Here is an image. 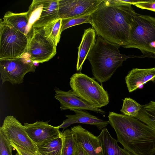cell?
I'll return each instance as SVG.
<instances>
[{
    "label": "cell",
    "mask_w": 155,
    "mask_h": 155,
    "mask_svg": "<svg viewBox=\"0 0 155 155\" xmlns=\"http://www.w3.org/2000/svg\"><path fill=\"white\" fill-rule=\"evenodd\" d=\"M131 5L120 0H103L90 15L91 24L96 34L124 48L128 45L136 13Z\"/></svg>",
    "instance_id": "cell-1"
},
{
    "label": "cell",
    "mask_w": 155,
    "mask_h": 155,
    "mask_svg": "<svg viewBox=\"0 0 155 155\" xmlns=\"http://www.w3.org/2000/svg\"><path fill=\"white\" fill-rule=\"evenodd\" d=\"M109 124L116 133L117 140L132 155L155 154V132L135 118L110 112Z\"/></svg>",
    "instance_id": "cell-2"
},
{
    "label": "cell",
    "mask_w": 155,
    "mask_h": 155,
    "mask_svg": "<svg viewBox=\"0 0 155 155\" xmlns=\"http://www.w3.org/2000/svg\"><path fill=\"white\" fill-rule=\"evenodd\" d=\"M120 46L98 36L88 54L87 59L91 64L92 74L101 86L110 78L124 61L136 57L121 54L119 49Z\"/></svg>",
    "instance_id": "cell-3"
},
{
    "label": "cell",
    "mask_w": 155,
    "mask_h": 155,
    "mask_svg": "<svg viewBox=\"0 0 155 155\" xmlns=\"http://www.w3.org/2000/svg\"><path fill=\"white\" fill-rule=\"evenodd\" d=\"M125 48L139 49L155 56V17L136 13L131 25L130 41Z\"/></svg>",
    "instance_id": "cell-4"
},
{
    "label": "cell",
    "mask_w": 155,
    "mask_h": 155,
    "mask_svg": "<svg viewBox=\"0 0 155 155\" xmlns=\"http://www.w3.org/2000/svg\"><path fill=\"white\" fill-rule=\"evenodd\" d=\"M70 86L77 97L90 105L100 108L109 103L108 92L94 79L81 73L70 78Z\"/></svg>",
    "instance_id": "cell-5"
},
{
    "label": "cell",
    "mask_w": 155,
    "mask_h": 155,
    "mask_svg": "<svg viewBox=\"0 0 155 155\" xmlns=\"http://www.w3.org/2000/svg\"><path fill=\"white\" fill-rule=\"evenodd\" d=\"M28 39L24 34L0 21V59H13L26 52Z\"/></svg>",
    "instance_id": "cell-6"
},
{
    "label": "cell",
    "mask_w": 155,
    "mask_h": 155,
    "mask_svg": "<svg viewBox=\"0 0 155 155\" xmlns=\"http://www.w3.org/2000/svg\"><path fill=\"white\" fill-rule=\"evenodd\" d=\"M36 68L34 63L26 52L17 58L0 59L2 84L6 81L13 84L22 83L25 75L29 72H34Z\"/></svg>",
    "instance_id": "cell-7"
},
{
    "label": "cell",
    "mask_w": 155,
    "mask_h": 155,
    "mask_svg": "<svg viewBox=\"0 0 155 155\" xmlns=\"http://www.w3.org/2000/svg\"><path fill=\"white\" fill-rule=\"evenodd\" d=\"M26 51L34 63L47 61L56 54V46L44 35L42 28H32Z\"/></svg>",
    "instance_id": "cell-8"
},
{
    "label": "cell",
    "mask_w": 155,
    "mask_h": 155,
    "mask_svg": "<svg viewBox=\"0 0 155 155\" xmlns=\"http://www.w3.org/2000/svg\"><path fill=\"white\" fill-rule=\"evenodd\" d=\"M0 130L9 142L36 154V145L28 137L24 126L14 116L8 115L5 118Z\"/></svg>",
    "instance_id": "cell-9"
},
{
    "label": "cell",
    "mask_w": 155,
    "mask_h": 155,
    "mask_svg": "<svg viewBox=\"0 0 155 155\" xmlns=\"http://www.w3.org/2000/svg\"><path fill=\"white\" fill-rule=\"evenodd\" d=\"M103 0H58L59 15L62 19L93 12Z\"/></svg>",
    "instance_id": "cell-10"
},
{
    "label": "cell",
    "mask_w": 155,
    "mask_h": 155,
    "mask_svg": "<svg viewBox=\"0 0 155 155\" xmlns=\"http://www.w3.org/2000/svg\"><path fill=\"white\" fill-rule=\"evenodd\" d=\"M48 122L37 121L32 124L24 123L28 137L36 145L61 136V132L58 127L49 125Z\"/></svg>",
    "instance_id": "cell-11"
},
{
    "label": "cell",
    "mask_w": 155,
    "mask_h": 155,
    "mask_svg": "<svg viewBox=\"0 0 155 155\" xmlns=\"http://www.w3.org/2000/svg\"><path fill=\"white\" fill-rule=\"evenodd\" d=\"M54 97L60 104L61 110L73 109L88 110L99 113L103 115L106 112L100 108L94 107L85 102L77 97L71 89L68 91H64L56 88L54 89Z\"/></svg>",
    "instance_id": "cell-12"
},
{
    "label": "cell",
    "mask_w": 155,
    "mask_h": 155,
    "mask_svg": "<svg viewBox=\"0 0 155 155\" xmlns=\"http://www.w3.org/2000/svg\"><path fill=\"white\" fill-rule=\"evenodd\" d=\"M76 143L89 155H102L100 141L96 137L81 126L71 127Z\"/></svg>",
    "instance_id": "cell-13"
},
{
    "label": "cell",
    "mask_w": 155,
    "mask_h": 155,
    "mask_svg": "<svg viewBox=\"0 0 155 155\" xmlns=\"http://www.w3.org/2000/svg\"><path fill=\"white\" fill-rule=\"evenodd\" d=\"M71 111L74 112L75 114L65 115L67 118L58 126L59 128H62L64 130L73 124L82 123L94 125L98 130H101L109 124V121L100 119L85 110L73 109Z\"/></svg>",
    "instance_id": "cell-14"
},
{
    "label": "cell",
    "mask_w": 155,
    "mask_h": 155,
    "mask_svg": "<svg viewBox=\"0 0 155 155\" xmlns=\"http://www.w3.org/2000/svg\"><path fill=\"white\" fill-rule=\"evenodd\" d=\"M125 79L128 91L131 92L147 82L155 80V68H133Z\"/></svg>",
    "instance_id": "cell-15"
},
{
    "label": "cell",
    "mask_w": 155,
    "mask_h": 155,
    "mask_svg": "<svg viewBox=\"0 0 155 155\" xmlns=\"http://www.w3.org/2000/svg\"><path fill=\"white\" fill-rule=\"evenodd\" d=\"M59 18L58 0H43L42 9L38 19L32 28H41Z\"/></svg>",
    "instance_id": "cell-16"
},
{
    "label": "cell",
    "mask_w": 155,
    "mask_h": 155,
    "mask_svg": "<svg viewBox=\"0 0 155 155\" xmlns=\"http://www.w3.org/2000/svg\"><path fill=\"white\" fill-rule=\"evenodd\" d=\"M96 32L93 28L84 30L80 44L78 48L76 70L81 71L83 64L91 50L95 44Z\"/></svg>",
    "instance_id": "cell-17"
},
{
    "label": "cell",
    "mask_w": 155,
    "mask_h": 155,
    "mask_svg": "<svg viewBox=\"0 0 155 155\" xmlns=\"http://www.w3.org/2000/svg\"><path fill=\"white\" fill-rule=\"evenodd\" d=\"M97 137L101 143L102 155H132L118 146L117 140L111 137L105 127L102 129Z\"/></svg>",
    "instance_id": "cell-18"
},
{
    "label": "cell",
    "mask_w": 155,
    "mask_h": 155,
    "mask_svg": "<svg viewBox=\"0 0 155 155\" xmlns=\"http://www.w3.org/2000/svg\"><path fill=\"white\" fill-rule=\"evenodd\" d=\"M3 20L12 27L24 34L29 38L27 11L15 13L8 11L5 14Z\"/></svg>",
    "instance_id": "cell-19"
},
{
    "label": "cell",
    "mask_w": 155,
    "mask_h": 155,
    "mask_svg": "<svg viewBox=\"0 0 155 155\" xmlns=\"http://www.w3.org/2000/svg\"><path fill=\"white\" fill-rule=\"evenodd\" d=\"M63 140L61 136L36 145L37 155H61Z\"/></svg>",
    "instance_id": "cell-20"
},
{
    "label": "cell",
    "mask_w": 155,
    "mask_h": 155,
    "mask_svg": "<svg viewBox=\"0 0 155 155\" xmlns=\"http://www.w3.org/2000/svg\"><path fill=\"white\" fill-rule=\"evenodd\" d=\"M141 106L135 118L149 126L155 132V101H151Z\"/></svg>",
    "instance_id": "cell-21"
},
{
    "label": "cell",
    "mask_w": 155,
    "mask_h": 155,
    "mask_svg": "<svg viewBox=\"0 0 155 155\" xmlns=\"http://www.w3.org/2000/svg\"><path fill=\"white\" fill-rule=\"evenodd\" d=\"M61 22L62 19L59 18L42 28L45 37L51 40L56 46L59 43L61 38Z\"/></svg>",
    "instance_id": "cell-22"
},
{
    "label": "cell",
    "mask_w": 155,
    "mask_h": 155,
    "mask_svg": "<svg viewBox=\"0 0 155 155\" xmlns=\"http://www.w3.org/2000/svg\"><path fill=\"white\" fill-rule=\"evenodd\" d=\"M43 0H33L29 7L28 12V31L30 37L32 33V26L38 19L42 11Z\"/></svg>",
    "instance_id": "cell-23"
},
{
    "label": "cell",
    "mask_w": 155,
    "mask_h": 155,
    "mask_svg": "<svg viewBox=\"0 0 155 155\" xmlns=\"http://www.w3.org/2000/svg\"><path fill=\"white\" fill-rule=\"evenodd\" d=\"M63 145L61 155H73L76 144L73 133L67 129L61 132Z\"/></svg>",
    "instance_id": "cell-24"
},
{
    "label": "cell",
    "mask_w": 155,
    "mask_h": 155,
    "mask_svg": "<svg viewBox=\"0 0 155 155\" xmlns=\"http://www.w3.org/2000/svg\"><path fill=\"white\" fill-rule=\"evenodd\" d=\"M141 105L130 98L123 100V104L120 112L123 114L135 117L141 108Z\"/></svg>",
    "instance_id": "cell-25"
},
{
    "label": "cell",
    "mask_w": 155,
    "mask_h": 155,
    "mask_svg": "<svg viewBox=\"0 0 155 155\" xmlns=\"http://www.w3.org/2000/svg\"><path fill=\"white\" fill-rule=\"evenodd\" d=\"M92 13L75 17L62 19L61 33L65 29L76 25L87 23L91 24L90 15Z\"/></svg>",
    "instance_id": "cell-26"
},
{
    "label": "cell",
    "mask_w": 155,
    "mask_h": 155,
    "mask_svg": "<svg viewBox=\"0 0 155 155\" xmlns=\"http://www.w3.org/2000/svg\"><path fill=\"white\" fill-rule=\"evenodd\" d=\"M13 147L0 130V155H12Z\"/></svg>",
    "instance_id": "cell-27"
},
{
    "label": "cell",
    "mask_w": 155,
    "mask_h": 155,
    "mask_svg": "<svg viewBox=\"0 0 155 155\" xmlns=\"http://www.w3.org/2000/svg\"><path fill=\"white\" fill-rule=\"evenodd\" d=\"M143 9H146L155 12V0H141L133 5Z\"/></svg>",
    "instance_id": "cell-28"
},
{
    "label": "cell",
    "mask_w": 155,
    "mask_h": 155,
    "mask_svg": "<svg viewBox=\"0 0 155 155\" xmlns=\"http://www.w3.org/2000/svg\"><path fill=\"white\" fill-rule=\"evenodd\" d=\"M9 143L12 147L16 150V155H37L35 153L17 145L12 143Z\"/></svg>",
    "instance_id": "cell-29"
},
{
    "label": "cell",
    "mask_w": 155,
    "mask_h": 155,
    "mask_svg": "<svg viewBox=\"0 0 155 155\" xmlns=\"http://www.w3.org/2000/svg\"><path fill=\"white\" fill-rule=\"evenodd\" d=\"M73 155H89L84 150L80 145L77 143L74 148Z\"/></svg>",
    "instance_id": "cell-30"
},
{
    "label": "cell",
    "mask_w": 155,
    "mask_h": 155,
    "mask_svg": "<svg viewBox=\"0 0 155 155\" xmlns=\"http://www.w3.org/2000/svg\"><path fill=\"white\" fill-rule=\"evenodd\" d=\"M121 2L126 3L129 4L131 5H133L134 4L139 2L141 0H120Z\"/></svg>",
    "instance_id": "cell-31"
},
{
    "label": "cell",
    "mask_w": 155,
    "mask_h": 155,
    "mask_svg": "<svg viewBox=\"0 0 155 155\" xmlns=\"http://www.w3.org/2000/svg\"><path fill=\"white\" fill-rule=\"evenodd\" d=\"M154 58H155V56H154Z\"/></svg>",
    "instance_id": "cell-32"
}]
</instances>
